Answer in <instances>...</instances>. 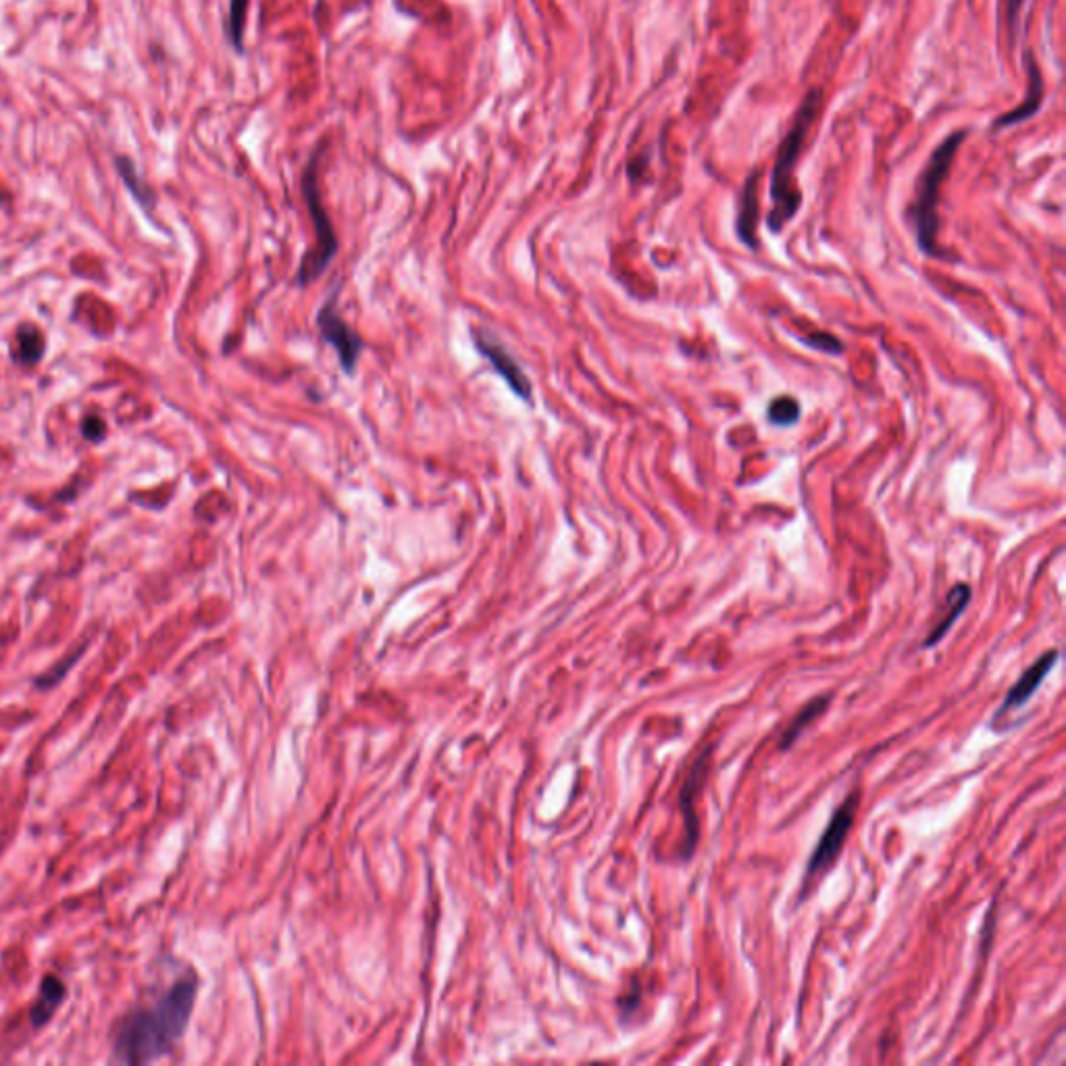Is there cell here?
Here are the masks:
<instances>
[{"instance_id":"cell-1","label":"cell","mask_w":1066,"mask_h":1066,"mask_svg":"<svg viewBox=\"0 0 1066 1066\" xmlns=\"http://www.w3.org/2000/svg\"><path fill=\"white\" fill-rule=\"evenodd\" d=\"M196 992L194 975L180 977L152 1004L125 1012L113 1027L111 1058L142 1066L167 1056L188 1029Z\"/></svg>"},{"instance_id":"cell-2","label":"cell","mask_w":1066,"mask_h":1066,"mask_svg":"<svg viewBox=\"0 0 1066 1066\" xmlns=\"http://www.w3.org/2000/svg\"><path fill=\"white\" fill-rule=\"evenodd\" d=\"M821 98H823V92L819 88H812L804 96L802 105L794 117L792 128L788 130V134H785V138L779 144V152H777V159H775L773 173H771L773 209L767 217L771 232H781L783 227L796 217L802 205V192L796 186L794 169L798 165L800 152L804 148V142L808 138L812 123L817 121Z\"/></svg>"},{"instance_id":"cell-3","label":"cell","mask_w":1066,"mask_h":1066,"mask_svg":"<svg viewBox=\"0 0 1066 1066\" xmlns=\"http://www.w3.org/2000/svg\"><path fill=\"white\" fill-rule=\"evenodd\" d=\"M967 138V132H954L950 134L942 144H939L919 177L917 182V196L915 205H912V223H915L917 244L925 252V255L937 257L942 255L937 248V234H939V217H937V205H939V192L946 182V177L952 169L954 157L960 148V144Z\"/></svg>"},{"instance_id":"cell-4","label":"cell","mask_w":1066,"mask_h":1066,"mask_svg":"<svg viewBox=\"0 0 1066 1066\" xmlns=\"http://www.w3.org/2000/svg\"><path fill=\"white\" fill-rule=\"evenodd\" d=\"M317 159H319V152L311 159L302 177V194H304V200H307V207H309V213L315 225L317 244L309 248L307 255L302 257V263L296 275L298 286L313 284L315 279L329 267V263H332V259L336 257V252L340 248L332 221H329V215L323 207L321 192L317 186Z\"/></svg>"},{"instance_id":"cell-5","label":"cell","mask_w":1066,"mask_h":1066,"mask_svg":"<svg viewBox=\"0 0 1066 1066\" xmlns=\"http://www.w3.org/2000/svg\"><path fill=\"white\" fill-rule=\"evenodd\" d=\"M856 808H858V794H852V796H848L844 800V804L840 808L833 812V817H831L829 825L825 827L819 844L815 846V852H812V856L808 860L806 879L819 877V875H823L825 871L831 869L835 858L840 856V852H842V848L846 844V837H848V833H850V829L854 825Z\"/></svg>"},{"instance_id":"cell-6","label":"cell","mask_w":1066,"mask_h":1066,"mask_svg":"<svg viewBox=\"0 0 1066 1066\" xmlns=\"http://www.w3.org/2000/svg\"><path fill=\"white\" fill-rule=\"evenodd\" d=\"M336 300H338V294H332V298L323 302V307L319 309V315H317V325H319L323 340L338 352L340 365L346 369V373H352L354 367H357L359 354L363 350V340L340 317Z\"/></svg>"},{"instance_id":"cell-7","label":"cell","mask_w":1066,"mask_h":1066,"mask_svg":"<svg viewBox=\"0 0 1066 1066\" xmlns=\"http://www.w3.org/2000/svg\"><path fill=\"white\" fill-rule=\"evenodd\" d=\"M473 340H475L477 350L494 365V369L504 379L506 386L513 390V394L521 400L531 402V392H533L531 382L525 375V371L521 369V365L515 361L513 354L506 350L490 332H486V329H473Z\"/></svg>"},{"instance_id":"cell-8","label":"cell","mask_w":1066,"mask_h":1066,"mask_svg":"<svg viewBox=\"0 0 1066 1066\" xmlns=\"http://www.w3.org/2000/svg\"><path fill=\"white\" fill-rule=\"evenodd\" d=\"M710 754H713V750H710V748H706L702 752V756L696 760V765L692 767L688 779H685L683 788H681L679 806H681V812H683V825H685V844H683V850H681V858H690L694 854V850H696V844H698V817H696V810H694V802H696L702 783H704Z\"/></svg>"},{"instance_id":"cell-9","label":"cell","mask_w":1066,"mask_h":1066,"mask_svg":"<svg viewBox=\"0 0 1066 1066\" xmlns=\"http://www.w3.org/2000/svg\"><path fill=\"white\" fill-rule=\"evenodd\" d=\"M1056 661H1058V650H1048V652H1044L1042 656H1039L1037 661L1017 679V683H1014L1012 688L1008 690V694L1004 698V704L1000 706L996 719H1000L1004 713H1008V710H1012V708L1023 706L1033 696V692H1037L1039 683L1046 679V675L1052 671Z\"/></svg>"},{"instance_id":"cell-10","label":"cell","mask_w":1066,"mask_h":1066,"mask_svg":"<svg viewBox=\"0 0 1066 1066\" xmlns=\"http://www.w3.org/2000/svg\"><path fill=\"white\" fill-rule=\"evenodd\" d=\"M1025 65H1027V75H1029V82H1027V96H1025V103L1019 105L1017 109L1008 111L1006 115L998 117L994 121V130H1004V128H1010V125H1017V123H1023L1027 119H1031L1039 107H1042L1044 103V80H1042V71H1039V65L1033 57L1031 50H1027L1025 53Z\"/></svg>"},{"instance_id":"cell-11","label":"cell","mask_w":1066,"mask_h":1066,"mask_svg":"<svg viewBox=\"0 0 1066 1066\" xmlns=\"http://www.w3.org/2000/svg\"><path fill=\"white\" fill-rule=\"evenodd\" d=\"M67 998V985L63 983L61 977L48 973L42 977L40 981V987H38V996L32 1004V1010H30V1023L34 1029H42L44 1025L50 1023V1019L55 1017V1012L61 1008V1004L65 1002Z\"/></svg>"},{"instance_id":"cell-12","label":"cell","mask_w":1066,"mask_h":1066,"mask_svg":"<svg viewBox=\"0 0 1066 1066\" xmlns=\"http://www.w3.org/2000/svg\"><path fill=\"white\" fill-rule=\"evenodd\" d=\"M758 177L760 173L754 171L742 190L740 209H738V221H735V230H738L740 240L756 248V225H758Z\"/></svg>"},{"instance_id":"cell-13","label":"cell","mask_w":1066,"mask_h":1066,"mask_svg":"<svg viewBox=\"0 0 1066 1066\" xmlns=\"http://www.w3.org/2000/svg\"><path fill=\"white\" fill-rule=\"evenodd\" d=\"M971 602V588L967 583H958L952 588V592L946 598V613L939 619V623L931 629V633L925 640V648H933L946 638V633L952 629V625L958 621V617L964 613V608Z\"/></svg>"},{"instance_id":"cell-14","label":"cell","mask_w":1066,"mask_h":1066,"mask_svg":"<svg viewBox=\"0 0 1066 1066\" xmlns=\"http://www.w3.org/2000/svg\"><path fill=\"white\" fill-rule=\"evenodd\" d=\"M829 704H831V696H821V698L810 700V702L800 710V713L796 715V719L790 723V727L783 731V738H781L779 748H781V750H788V748L800 738L802 731H804L808 725L815 723V721L825 713V710L829 708Z\"/></svg>"},{"instance_id":"cell-15","label":"cell","mask_w":1066,"mask_h":1066,"mask_svg":"<svg viewBox=\"0 0 1066 1066\" xmlns=\"http://www.w3.org/2000/svg\"><path fill=\"white\" fill-rule=\"evenodd\" d=\"M13 354L15 361L23 365L38 363L44 354V336L40 334V329L34 325H21L15 336Z\"/></svg>"},{"instance_id":"cell-16","label":"cell","mask_w":1066,"mask_h":1066,"mask_svg":"<svg viewBox=\"0 0 1066 1066\" xmlns=\"http://www.w3.org/2000/svg\"><path fill=\"white\" fill-rule=\"evenodd\" d=\"M84 652H86V646H80L78 650L71 652L69 656H63L61 661L55 663L48 671H44L38 677H34V681H32L34 688L40 690V692H48V690L57 688V685L65 679V675L71 671V667L80 661Z\"/></svg>"},{"instance_id":"cell-17","label":"cell","mask_w":1066,"mask_h":1066,"mask_svg":"<svg viewBox=\"0 0 1066 1066\" xmlns=\"http://www.w3.org/2000/svg\"><path fill=\"white\" fill-rule=\"evenodd\" d=\"M248 5H250V0H230V15H227V36H230L232 44L238 50L244 48V28H246Z\"/></svg>"},{"instance_id":"cell-18","label":"cell","mask_w":1066,"mask_h":1066,"mask_svg":"<svg viewBox=\"0 0 1066 1066\" xmlns=\"http://www.w3.org/2000/svg\"><path fill=\"white\" fill-rule=\"evenodd\" d=\"M767 417L773 425H794L800 419V404L792 396H779L769 404Z\"/></svg>"},{"instance_id":"cell-19","label":"cell","mask_w":1066,"mask_h":1066,"mask_svg":"<svg viewBox=\"0 0 1066 1066\" xmlns=\"http://www.w3.org/2000/svg\"><path fill=\"white\" fill-rule=\"evenodd\" d=\"M1025 3L1027 0H1002V17L1006 23L1010 42H1014V38H1017L1019 34V21H1021V11Z\"/></svg>"},{"instance_id":"cell-20","label":"cell","mask_w":1066,"mask_h":1066,"mask_svg":"<svg viewBox=\"0 0 1066 1066\" xmlns=\"http://www.w3.org/2000/svg\"><path fill=\"white\" fill-rule=\"evenodd\" d=\"M802 342L806 346L819 348L821 352H827V354H840L844 350L842 342L837 340L833 334H827V332H815V334H810V336H804Z\"/></svg>"},{"instance_id":"cell-21","label":"cell","mask_w":1066,"mask_h":1066,"mask_svg":"<svg viewBox=\"0 0 1066 1066\" xmlns=\"http://www.w3.org/2000/svg\"><path fill=\"white\" fill-rule=\"evenodd\" d=\"M119 171H121V175H123V180L128 182L130 190L136 194V198H138L140 202H146L148 192L140 186V180H138V175H136V169H134L128 161H125V159H119Z\"/></svg>"},{"instance_id":"cell-22","label":"cell","mask_w":1066,"mask_h":1066,"mask_svg":"<svg viewBox=\"0 0 1066 1066\" xmlns=\"http://www.w3.org/2000/svg\"><path fill=\"white\" fill-rule=\"evenodd\" d=\"M82 431H84V436H86L88 440H100V438L105 436L107 427H105V421H103V419L90 415V417L84 419V423H82Z\"/></svg>"}]
</instances>
